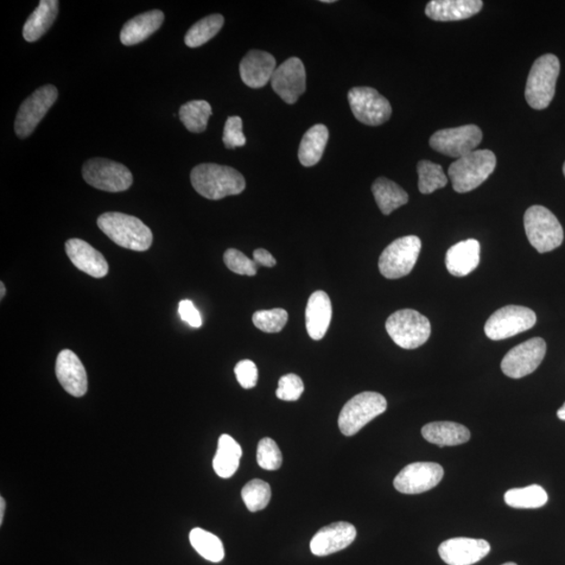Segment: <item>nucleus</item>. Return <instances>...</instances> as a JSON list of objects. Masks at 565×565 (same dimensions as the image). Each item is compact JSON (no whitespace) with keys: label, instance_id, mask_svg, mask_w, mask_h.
<instances>
[{"label":"nucleus","instance_id":"f704fd0d","mask_svg":"<svg viewBox=\"0 0 565 565\" xmlns=\"http://www.w3.org/2000/svg\"><path fill=\"white\" fill-rule=\"evenodd\" d=\"M419 190L422 194H431L446 187L448 180L440 164L429 161L418 163Z\"/></svg>","mask_w":565,"mask_h":565},{"label":"nucleus","instance_id":"7c9ffc66","mask_svg":"<svg viewBox=\"0 0 565 565\" xmlns=\"http://www.w3.org/2000/svg\"><path fill=\"white\" fill-rule=\"evenodd\" d=\"M505 503L516 509H537L548 503V494L538 485L511 489L505 493Z\"/></svg>","mask_w":565,"mask_h":565},{"label":"nucleus","instance_id":"4468645a","mask_svg":"<svg viewBox=\"0 0 565 565\" xmlns=\"http://www.w3.org/2000/svg\"><path fill=\"white\" fill-rule=\"evenodd\" d=\"M547 353V344L541 338L531 339L513 348L501 361L506 376L519 379L530 375L541 366Z\"/></svg>","mask_w":565,"mask_h":565},{"label":"nucleus","instance_id":"2eb2a0df","mask_svg":"<svg viewBox=\"0 0 565 565\" xmlns=\"http://www.w3.org/2000/svg\"><path fill=\"white\" fill-rule=\"evenodd\" d=\"M444 469L437 463H412L402 469L393 480V487L403 494H420L439 485Z\"/></svg>","mask_w":565,"mask_h":565},{"label":"nucleus","instance_id":"ddd939ff","mask_svg":"<svg viewBox=\"0 0 565 565\" xmlns=\"http://www.w3.org/2000/svg\"><path fill=\"white\" fill-rule=\"evenodd\" d=\"M57 99H58V90L54 85L42 86L31 93L19 107L15 119L17 137L25 138L31 136Z\"/></svg>","mask_w":565,"mask_h":565},{"label":"nucleus","instance_id":"72a5a7b5","mask_svg":"<svg viewBox=\"0 0 565 565\" xmlns=\"http://www.w3.org/2000/svg\"><path fill=\"white\" fill-rule=\"evenodd\" d=\"M212 107L207 101H190L183 104L180 110V118L186 128L194 133H201L207 129Z\"/></svg>","mask_w":565,"mask_h":565},{"label":"nucleus","instance_id":"c03bdc74","mask_svg":"<svg viewBox=\"0 0 565 565\" xmlns=\"http://www.w3.org/2000/svg\"><path fill=\"white\" fill-rule=\"evenodd\" d=\"M253 261L258 266H265V268H274L277 264L276 259L271 253L263 249H258L253 252Z\"/></svg>","mask_w":565,"mask_h":565},{"label":"nucleus","instance_id":"393cba45","mask_svg":"<svg viewBox=\"0 0 565 565\" xmlns=\"http://www.w3.org/2000/svg\"><path fill=\"white\" fill-rule=\"evenodd\" d=\"M164 15L160 10L143 13L125 23L120 31V42L126 47L141 43L154 34L162 27Z\"/></svg>","mask_w":565,"mask_h":565},{"label":"nucleus","instance_id":"a211bd4d","mask_svg":"<svg viewBox=\"0 0 565 565\" xmlns=\"http://www.w3.org/2000/svg\"><path fill=\"white\" fill-rule=\"evenodd\" d=\"M357 535V529L351 524L340 522L329 525L316 533L310 543V550L319 557L338 553L347 549Z\"/></svg>","mask_w":565,"mask_h":565},{"label":"nucleus","instance_id":"0eeeda50","mask_svg":"<svg viewBox=\"0 0 565 565\" xmlns=\"http://www.w3.org/2000/svg\"><path fill=\"white\" fill-rule=\"evenodd\" d=\"M385 398L379 393L364 392L349 400L339 418V428L347 437L357 435L367 423L386 411Z\"/></svg>","mask_w":565,"mask_h":565},{"label":"nucleus","instance_id":"4be33fe9","mask_svg":"<svg viewBox=\"0 0 565 565\" xmlns=\"http://www.w3.org/2000/svg\"><path fill=\"white\" fill-rule=\"evenodd\" d=\"M482 5L481 0H431L425 14L436 22H459L478 14Z\"/></svg>","mask_w":565,"mask_h":565},{"label":"nucleus","instance_id":"423d86ee","mask_svg":"<svg viewBox=\"0 0 565 565\" xmlns=\"http://www.w3.org/2000/svg\"><path fill=\"white\" fill-rule=\"evenodd\" d=\"M385 329L393 342L406 350L423 346L431 333L428 317L412 309L398 310L390 315Z\"/></svg>","mask_w":565,"mask_h":565},{"label":"nucleus","instance_id":"ea45409f","mask_svg":"<svg viewBox=\"0 0 565 565\" xmlns=\"http://www.w3.org/2000/svg\"><path fill=\"white\" fill-rule=\"evenodd\" d=\"M304 384L301 377L296 374H287L278 380V386L276 395L284 402H296L300 399L304 392Z\"/></svg>","mask_w":565,"mask_h":565},{"label":"nucleus","instance_id":"39448f33","mask_svg":"<svg viewBox=\"0 0 565 565\" xmlns=\"http://www.w3.org/2000/svg\"><path fill=\"white\" fill-rule=\"evenodd\" d=\"M524 225L526 237L538 252L554 251L563 243L564 234L561 222L547 207L533 206L526 209Z\"/></svg>","mask_w":565,"mask_h":565},{"label":"nucleus","instance_id":"79ce46f5","mask_svg":"<svg viewBox=\"0 0 565 565\" xmlns=\"http://www.w3.org/2000/svg\"><path fill=\"white\" fill-rule=\"evenodd\" d=\"M234 375H236L238 383L243 389H252L258 383V367L252 360H241L234 366Z\"/></svg>","mask_w":565,"mask_h":565},{"label":"nucleus","instance_id":"c9c22d12","mask_svg":"<svg viewBox=\"0 0 565 565\" xmlns=\"http://www.w3.org/2000/svg\"><path fill=\"white\" fill-rule=\"evenodd\" d=\"M241 497L251 512L261 511L269 504L271 489L262 480H252L243 487Z\"/></svg>","mask_w":565,"mask_h":565},{"label":"nucleus","instance_id":"7ed1b4c3","mask_svg":"<svg viewBox=\"0 0 565 565\" xmlns=\"http://www.w3.org/2000/svg\"><path fill=\"white\" fill-rule=\"evenodd\" d=\"M497 167V157L490 150H474L458 158L448 169L455 192L467 193L479 188Z\"/></svg>","mask_w":565,"mask_h":565},{"label":"nucleus","instance_id":"1a4fd4ad","mask_svg":"<svg viewBox=\"0 0 565 565\" xmlns=\"http://www.w3.org/2000/svg\"><path fill=\"white\" fill-rule=\"evenodd\" d=\"M82 174L88 185L105 192H124L133 182V176L128 168L105 158H93L87 161L82 169Z\"/></svg>","mask_w":565,"mask_h":565},{"label":"nucleus","instance_id":"20e7f679","mask_svg":"<svg viewBox=\"0 0 565 565\" xmlns=\"http://www.w3.org/2000/svg\"><path fill=\"white\" fill-rule=\"evenodd\" d=\"M561 74V62L555 55L547 54L534 62L525 85V100L536 110H545L553 101Z\"/></svg>","mask_w":565,"mask_h":565},{"label":"nucleus","instance_id":"8fccbe9b","mask_svg":"<svg viewBox=\"0 0 565 565\" xmlns=\"http://www.w3.org/2000/svg\"><path fill=\"white\" fill-rule=\"evenodd\" d=\"M503 565H517V564H516V563H514V562H507V563H505V564H503Z\"/></svg>","mask_w":565,"mask_h":565},{"label":"nucleus","instance_id":"a18cd8bd","mask_svg":"<svg viewBox=\"0 0 565 565\" xmlns=\"http://www.w3.org/2000/svg\"><path fill=\"white\" fill-rule=\"evenodd\" d=\"M4 510H5V500L4 499V498H2L0 499V525H3L4 523Z\"/></svg>","mask_w":565,"mask_h":565},{"label":"nucleus","instance_id":"4c0bfd02","mask_svg":"<svg viewBox=\"0 0 565 565\" xmlns=\"http://www.w3.org/2000/svg\"><path fill=\"white\" fill-rule=\"evenodd\" d=\"M257 461L260 467L265 471H278L282 466L283 455L277 443L270 437H264L259 442Z\"/></svg>","mask_w":565,"mask_h":565},{"label":"nucleus","instance_id":"37998d69","mask_svg":"<svg viewBox=\"0 0 565 565\" xmlns=\"http://www.w3.org/2000/svg\"><path fill=\"white\" fill-rule=\"evenodd\" d=\"M179 313L181 319L193 328H199L202 325L201 315L196 309L193 302L183 300L180 303Z\"/></svg>","mask_w":565,"mask_h":565},{"label":"nucleus","instance_id":"a878e982","mask_svg":"<svg viewBox=\"0 0 565 565\" xmlns=\"http://www.w3.org/2000/svg\"><path fill=\"white\" fill-rule=\"evenodd\" d=\"M425 440L439 447L461 446L471 440V431L455 422H433L422 428Z\"/></svg>","mask_w":565,"mask_h":565},{"label":"nucleus","instance_id":"2f4dec72","mask_svg":"<svg viewBox=\"0 0 565 565\" xmlns=\"http://www.w3.org/2000/svg\"><path fill=\"white\" fill-rule=\"evenodd\" d=\"M190 542L197 553L211 562H220L225 558V547L220 539L206 530L195 528L190 533Z\"/></svg>","mask_w":565,"mask_h":565},{"label":"nucleus","instance_id":"a19ab883","mask_svg":"<svg viewBox=\"0 0 565 565\" xmlns=\"http://www.w3.org/2000/svg\"><path fill=\"white\" fill-rule=\"evenodd\" d=\"M224 143L227 149L243 147L246 144V137L243 133V119L240 117H230L226 119L224 131Z\"/></svg>","mask_w":565,"mask_h":565},{"label":"nucleus","instance_id":"473e14b6","mask_svg":"<svg viewBox=\"0 0 565 565\" xmlns=\"http://www.w3.org/2000/svg\"><path fill=\"white\" fill-rule=\"evenodd\" d=\"M225 18L220 14H213L202 18L188 31L185 42L189 48H199L211 40L224 27Z\"/></svg>","mask_w":565,"mask_h":565},{"label":"nucleus","instance_id":"6ab92c4d","mask_svg":"<svg viewBox=\"0 0 565 565\" xmlns=\"http://www.w3.org/2000/svg\"><path fill=\"white\" fill-rule=\"evenodd\" d=\"M56 375L63 389L74 397L84 396L88 389L87 373L80 358L71 350L57 358Z\"/></svg>","mask_w":565,"mask_h":565},{"label":"nucleus","instance_id":"f8f14e48","mask_svg":"<svg viewBox=\"0 0 565 565\" xmlns=\"http://www.w3.org/2000/svg\"><path fill=\"white\" fill-rule=\"evenodd\" d=\"M481 139L480 127L472 124L437 131L430 137L429 145L443 155L461 158L476 150Z\"/></svg>","mask_w":565,"mask_h":565},{"label":"nucleus","instance_id":"6e6552de","mask_svg":"<svg viewBox=\"0 0 565 565\" xmlns=\"http://www.w3.org/2000/svg\"><path fill=\"white\" fill-rule=\"evenodd\" d=\"M421 240L417 236L396 239L381 253L379 271L386 278L396 280L411 274L421 251Z\"/></svg>","mask_w":565,"mask_h":565},{"label":"nucleus","instance_id":"bb28decb","mask_svg":"<svg viewBox=\"0 0 565 565\" xmlns=\"http://www.w3.org/2000/svg\"><path fill=\"white\" fill-rule=\"evenodd\" d=\"M59 12L57 0H41L37 9L31 13L23 27V38L28 42H35L52 27Z\"/></svg>","mask_w":565,"mask_h":565},{"label":"nucleus","instance_id":"49530a36","mask_svg":"<svg viewBox=\"0 0 565 565\" xmlns=\"http://www.w3.org/2000/svg\"><path fill=\"white\" fill-rule=\"evenodd\" d=\"M557 416L561 419V420L565 421V402L561 408L558 410Z\"/></svg>","mask_w":565,"mask_h":565},{"label":"nucleus","instance_id":"9d476101","mask_svg":"<svg viewBox=\"0 0 565 565\" xmlns=\"http://www.w3.org/2000/svg\"><path fill=\"white\" fill-rule=\"evenodd\" d=\"M536 321V314L532 309L510 305L495 311L484 329L488 339L503 340L528 331L535 326Z\"/></svg>","mask_w":565,"mask_h":565},{"label":"nucleus","instance_id":"412c9836","mask_svg":"<svg viewBox=\"0 0 565 565\" xmlns=\"http://www.w3.org/2000/svg\"><path fill=\"white\" fill-rule=\"evenodd\" d=\"M67 257L72 263L95 278H104L108 274V263L102 253L91 244L81 239H69L66 243Z\"/></svg>","mask_w":565,"mask_h":565},{"label":"nucleus","instance_id":"f03ea898","mask_svg":"<svg viewBox=\"0 0 565 565\" xmlns=\"http://www.w3.org/2000/svg\"><path fill=\"white\" fill-rule=\"evenodd\" d=\"M98 226L108 238L124 249L146 252L154 243V234L142 220L123 213L102 214Z\"/></svg>","mask_w":565,"mask_h":565},{"label":"nucleus","instance_id":"f257e3e1","mask_svg":"<svg viewBox=\"0 0 565 565\" xmlns=\"http://www.w3.org/2000/svg\"><path fill=\"white\" fill-rule=\"evenodd\" d=\"M196 192L209 200H220L243 192L246 182L236 169L217 163H201L190 172Z\"/></svg>","mask_w":565,"mask_h":565},{"label":"nucleus","instance_id":"dca6fc26","mask_svg":"<svg viewBox=\"0 0 565 565\" xmlns=\"http://www.w3.org/2000/svg\"><path fill=\"white\" fill-rule=\"evenodd\" d=\"M271 86L287 104H295L306 91V71L301 59L292 57L277 67Z\"/></svg>","mask_w":565,"mask_h":565},{"label":"nucleus","instance_id":"b1692460","mask_svg":"<svg viewBox=\"0 0 565 565\" xmlns=\"http://www.w3.org/2000/svg\"><path fill=\"white\" fill-rule=\"evenodd\" d=\"M481 245L479 241L468 239L450 247L446 253V263L449 274L455 277H465L478 268L480 263Z\"/></svg>","mask_w":565,"mask_h":565},{"label":"nucleus","instance_id":"3c124183","mask_svg":"<svg viewBox=\"0 0 565 565\" xmlns=\"http://www.w3.org/2000/svg\"><path fill=\"white\" fill-rule=\"evenodd\" d=\"M563 174H564V176H565V163H564V164H563Z\"/></svg>","mask_w":565,"mask_h":565},{"label":"nucleus","instance_id":"cd10ccee","mask_svg":"<svg viewBox=\"0 0 565 565\" xmlns=\"http://www.w3.org/2000/svg\"><path fill=\"white\" fill-rule=\"evenodd\" d=\"M329 138V130L325 125L317 124L305 133L300 148L298 160L304 167H313L322 160Z\"/></svg>","mask_w":565,"mask_h":565},{"label":"nucleus","instance_id":"f3484780","mask_svg":"<svg viewBox=\"0 0 565 565\" xmlns=\"http://www.w3.org/2000/svg\"><path fill=\"white\" fill-rule=\"evenodd\" d=\"M491 547L484 539L458 537L441 543L439 555L448 565H472L485 558Z\"/></svg>","mask_w":565,"mask_h":565},{"label":"nucleus","instance_id":"c85d7f7f","mask_svg":"<svg viewBox=\"0 0 565 565\" xmlns=\"http://www.w3.org/2000/svg\"><path fill=\"white\" fill-rule=\"evenodd\" d=\"M243 448L231 436L222 435L219 437L217 453L213 460L216 473L222 479H230L236 473L240 465Z\"/></svg>","mask_w":565,"mask_h":565},{"label":"nucleus","instance_id":"09e8293b","mask_svg":"<svg viewBox=\"0 0 565 565\" xmlns=\"http://www.w3.org/2000/svg\"><path fill=\"white\" fill-rule=\"evenodd\" d=\"M322 3H323V4H333L335 2H334V0H322Z\"/></svg>","mask_w":565,"mask_h":565},{"label":"nucleus","instance_id":"aec40b11","mask_svg":"<svg viewBox=\"0 0 565 565\" xmlns=\"http://www.w3.org/2000/svg\"><path fill=\"white\" fill-rule=\"evenodd\" d=\"M275 57L263 50L253 49L240 63V75L251 88H262L271 81L276 71Z\"/></svg>","mask_w":565,"mask_h":565},{"label":"nucleus","instance_id":"9b49d317","mask_svg":"<svg viewBox=\"0 0 565 565\" xmlns=\"http://www.w3.org/2000/svg\"><path fill=\"white\" fill-rule=\"evenodd\" d=\"M348 100L354 117L365 125H383L392 116L390 102L372 87L352 88Z\"/></svg>","mask_w":565,"mask_h":565},{"label":"nucleus","instance_id":"e433bc0d","mask_svg":"<svg viewBox=\"0 0 565 565\" xmlns=\"http://www.w3.org/2000/svg\"><path fill=\"white\" fill-rule=\"evenodd\" d=\"M288 321L287 311L282 308L257 311L252 315V322L266 333L281 332Z\"/></svg>","mask_w":565,"mask_h":565},{"label":"nucleus","instance_id":"de8ad7c7","mask_svg":"<svg viewBox=\"0 0 565 565\" xmlns=\"http://www.w3.org/2000/svg\"><path fill=\"white\" fill-rule=\"evenodd\" d=\"M0 292H2V295H0V297L4 298V296H5V287H4V284L2 282L0 283Z\"/></svg>","mask_w":565,"mask_h":565},{"label":"nucleus","instance_id":"58836bf2","mask_svg":"<svg viewBox=\"0 0 565 565\" xmlns=\"http://www.w3.org/2000/svg\"><path fill=\"white\" fill-rule=\"evenodd\" d=\"M226 268L240 276L253 277L257 275L258 265L240 251L227 250L224 256Z\"/></svg>","mask_w":565,"mask_h":565},{"label":"nucleus","instance_id":"5701e85b","mask_svg":"<svg viewBox=\"0 0 565 565\" xmlns=\"http://www.w3.org/2000/svg\"><path fill=\"white\" fill-rule=\"evenodd\" d=\"M332 320V304L325 291H315L306 307V329L311 339L321 340Z\"/></svg>","mask_w":565,"mask_h":565},{"label":"nucleus","instance_id":"c756f323","mask_svg":"<svg viewBox=\"0 0 565 565\" xmlns=\"http://www.w3.org/2000/svg\"><path fill=\"white\" fill-rule=\"evenodd\" d=\"M374 199L384 215H390L395 209L409 202V195L405 190L385 177H379L372 186Z\"/></svg>","mask_w":565,"mask_h":565}]
</instances>
